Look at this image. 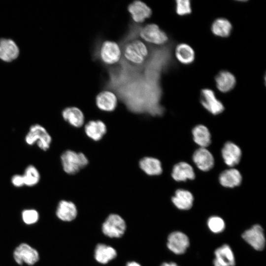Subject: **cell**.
I'll return each instance as SVG.
<instances>
[{"label":"cell","instance_id":"1","mask_svg":"<svg viewBox=\"0 0 266 266\" xmlns=\"http://www.w3.org/2000/svg\"><path fill=\"white\" fill-rule=\"evenodd\" d=\"M121 56L125 61L136 67L144 65L149 55V49L146 44L141 39H134L128 41L121 49Z\"/></svg>","mask_w":266,"mask_h":266},{"label":"cell","instance_id":"2","mask_svg":"<svg viewBox=\"0 0 266 266\" xmlns=\"http://www.w3.org/2000/svg\"><path fill=\"white\" fill-rule=\"evenodd\" d=\"M60 161L63 171L69 175L78 173L89 163L83 153L71 150L63 151L60 156Z\"/></svg>","mask_w":266,"mask_h":266},{"label":"cell","instance_id":"3","mask_svg":"<svg viewBox=\"0 0 266 266\" xmlns=\"http://www.w3.org/2000/svg\"><path fill=\"white\" fill-rule=\"evenodd\" d=\"M25 140L28 145L36 144L40 150L46 151L50 148L52 138L43 126L35 124L30 127Z\"/></svg>","mask_w":266,"mask_h":266},{"label":"cell","instance_id":"4","mask_svg":"<svg viewBox=\"0 0 266 266\" xmlns=\"http://www.w3.org/2000/svg\"><path fill=\"white\" fill-rule=\"evenodd\" d=\"M126 229L125 221L117 214H110L102 225V232L103 234L111 238L122 236Z\"/></svg>","mask_w":266,"mask_h":266},{"label":"cell","instance_id":"5","mask_svg":"<svg viewBox=\"0 0 266 266\" xmlns=\"http://www.w3.org/2000/svg\"><path fill=\"white\" fill-rule=\"evenodd\" d=\"M139 35L145 41L157 45H163L167 42V34L156 24H149L140 29Z\"/></svg>","mask_w":266,"mask_h":266},{"label":"cell","instance_id":"6","mask_svg":"<svg viewBox=\"0 0 266 266\" xmlns=\"http://www.w3.org/2000/svg\"><path fill=\"white\" fill-rule=\"evenodd\" d=\"M13 258L17 264L32 266L39 260L38 251L27 243H21L14 251Z\"/></svg>","mask_w":266,"mask_h":266},{"label":"cell","instance_id":"7","mask_svg":"<svg viewBox=\"0 0 266 266\" xmlns=\"http://www.w3.org/2000/svg\"><path fill=\"white\" fill-rule=\"evenodd\" d=\"M200 101L202 106L212 114H220L224 110L223 104L217 98L214 91L210 88L201 89Z\"/></svg>","mask_w":266,"mask_h":266},{"label":"cell","instance_id":"8","mask_svg":"<svg viewBox=\"0 0 266 266\" xmlns=\"http://www.w3.org/2000/svg\"><path fill=\"white\" fill-rule=\"evenodd\" d=\"M243 239L257 251L264 249L266 239L262 227L256 224L245 231L242 234Z\"/></svg>","mask_w":266,"mask_h":266},{"label":"cell","instance_id":"9","mask_svg":"<svg viewBox=\"0 0 266 266\" xmlns=\"http://www.w3.org/2000/svg\"><path fill=\"white\" fill-rule=\"evenodd\" d=\"M100 57L103 63L112 65L118 62L121 57V51L118 44L112 41H104L100 47Z\"/></svg>","mask_w":266,"mask_h":266},{"label":"cell","instance_id":"10","mask_svg":"<svg viewBox=\"0 0 266 266\" xmlns=\"http://www.w3.org/2000/svg\"><path fill=\"white\" fill-rule=\"evenodd\" d=\"M95 101L97 107L100 110L111 112L116 109L118 103V99L113 92L103 91L96 96Z\"/></svg>","mask_w":266,"mask_h":266},{"label":"cell","instance_id":"11","mask_svg":"<svg viewBox=\"0 0 266 266\" xmlns=\"http://www.w3.org/2000/svg\"><path fill=\"white\" fill-rule=\"evenodd\" d=\"M190 244L188 237L180 232L171 233L168 236L167 246L175 254H182L185 252Z\"/></svg>","mask_w":266,"mask_h":266},{"label":"cell","instance_id":"12","mask_svg":"<svg viewBox=\"0 0 266 266\" xmlns=\"http://www.w3.org/2000/svg\"><path fill=\"white\" fill-rule=\"evenodd\" d=\"M63 120L71 127L80 128L85 125V117L81 110L76 106L65 107L61 113Z\"/></svg>","mask_w":266,"mask_h":266},{"label":"cell","instance_id":"13","mask_svg":"<svg viewBox=\"0 0 266 266\" xmlns=\"http://www.w3.org/2000/svg\"><path fill=\"white\" fill-rule=\"evenodd\" d=\"M128 10L133 20L136 23L143 22L150 18L152 14V9L144 2L136 0L131 3L128 6Z\"/></svg>","mask_w":266,"mask_h":266},{"label":"cell","instance_id":"14","mask_svg":"<svg viewBox=\"0 0 266 266\" xmlns=\"http://www.w3.org/2000/svg\"><path fill=\"white\" fill-rule=\"evenodd\" d=\"M77 207L71 200H61L57 205L56 214L62 221L69 222L73 220L77 215Z\"/></svg>","mask_w":266,"mask_h":266},{"label":"cell","instance_id":"15","mask_svg":"<svg viewBox=\"0 0 266 266\" xmlns=\"http://www.w3.org/2000/svg\"><path fill=\"white\" fill-rule=\"evenodd\" d=\"M215 85L221 93H227L234 89L236 83L235 76L227 70L220 71L215 77Z\"/></svg>","mask_w":266,"mask_h":266},{"label":"cell","instance_id":"16","mask_svg":"<svg viewBox=\"0 0 266 266\" xmlns=\"http://www.w3.org/2000/svg\"><path fill=\"white\" fill-rule=\"evenodd\" d=\"M138 166L141 171L149 176H158L163 172L162 163L156 158L144 157L139 160Z\"/></svg>","mask_w":266,"mask_h":266},{"label":"cell","instance_id":"17","mask_svg":"<svg viewBox=\"0 0 266 266\" xmlns=\"http://www.w3.org/2000/svg\"><path fill=\"white\" fill-rule=\"evenodd\" d=\"M86 136L94 141L100 140L106 134L107 129L105 124L100 120H91L84 125Z\"/></svg>","mask_w":266,"mask_h":266},{"label":"cell","instance_id":"18","mask_svg":"<svg viewBox=\"0 0 266 266\" xmlns=\"http://www.w3.org/2000/svg\"><path fill=\"white\" fill-rule=\"evenodd\" d=\"M193 160L201 170L207 171L214 166V160L212 154L206 148H200L194 152Z\"/></svg>","mask_w":266,"mask_h":266},{"label":"cell","instance_id":"19","mask_svg":"<svg viewBox=\"0 0 266 266\" xmlns=\"http://www.w3.org/2000/svg\"><path fill=\"white\" fill-rule=\"evenodd\" d=\"M215 258L213 261L214 266H234L235 259L231 247L224 244L216 249L214 252Z\"/></svg>","mask_w":266,"mask_h":266},{"label":"cell","instance_id":"20","mask_svg":"<svg viewBox=\"0 0 266 266\" xmlns=\"http://www.w3.org/2000/svg\"><path fill=\"white\" fill-rule=\"evenodd\" d=\"M222 155L225 164L230 167H233L239 163L241 151L237 145L228 142L224 145L222 150Z\"/></svg>","mask_w":266,"mask_h":266},{"label":"cell","instance_id":"21","mask_svg":"<svg viewBox=\"0 0 266 266\" xmlns=\"http://www.w3.org/2000/svg\"><path fill=\"white\" fill-rule=\"evenodd\" d=\"M19 54V49L15 42L10 39H0V59L9 62L16 59Z\"/></svg>","mask_w":266,"mask_h":266},{"label":"cell","instance_id":"22","mask_svg":"<svg viewBox=\"0 0 266 266\" xmlns=\"http://www.w3.org/2000/svg\"><path fill=\"white\" fill-rule=\"evenodd\" d=\"M171 176L177 181H185L192 180L195 174L192 166L186 162H180L175 165L172 170Z\"/></svg>","mask_w":266,"mask_h":266},{"label":"cell","instance_id":"23","mask_svg":"<svg viewBox=\"0 0 266 266\" xmlns=\"http://www.w3.org/2000/svg\"><path fill=\"white\" fill-rule=\"evenodd\" d=\"M210 29L211 33L215 36L226 38L231 34L233 25L227 19L220 17L213 21L211 24Z\"/></svg>","mask_w":266,"mask_h":266},{"label":"cell","instance_id":"24","mask_svg":"<svg viewBox=\"0 0 266 266\" xmlns=\"http://www.w3.org/2000/svg\"><path fill=\"white\" fill-rule=\"evenodd\" d=\"M175 55L177 61L184 65L192 64L196 56L193 48L185 43H180L176 46Z\"/></svg>","mask_w":266,"mask_h":266},{"label":"cell","instance_id":"25","mask_svg":"<svg viewBox=\"0 0 266 266\" xmlns=\"http://www.w3.org/2000/svg\"><path fill=\"white\" fill-rule=\"evenodd\" d=\"M173 204L178 209L188 210L190 209L194 200L193 196L191 192L183 189L177 190L172 197Z\"/></svg>","mask_w":266,"mask_h":266},{"label":"cell","instance_id":"26","mask_svg":"<svg viewBox=\"0 0 266 266\" xmlns=\"http://www.w3.org/2000/svg\"><path fill=\"white\" fill-rule=\"evenodd\" d=\"M242 181V176L236 169L232 168L224 170L219 176V182L224 187L233 188L239 186Z\"/></svg>","mask_w":266,"mask_h":266},{"label":"cell","instance_id":"27","mask_svg":"<svg viewBox=\"0 0 266 266\" xmlns=\"http://www.w3.org/2000/svg\"><path fill=\"white\" fill-rule=\"evenodd\" d=\"M116 256L117 252L115 249L104 244H98L95 250V258L100 264H107Z\"/></svg>","mask_w":266,"mask_h":266},{"label":"cell","instance_id":"28","mask_svg":"<svg viewBox=\"0 0 266 266\" xmlns=\"http://www.w3.org/2000/svg\"><path fill=\"white\" fill-rule=\"evenodd\" d=\"M194 141L200 148H206L211 143V134L208 129L204 126H196L192 131Z\"/></svg>","mask_w":266,"mask_h":266},{"label":"cell","instance_id":"29","mask_svg":"<svg viewBox=\"0 0 266 266\" xmlns=\"http://www.w3.org/2000/svg\"><path fill=\"white\" fill-rule=\"evenodd\" d=\"M23 176L25 185L29 187L37 184L40 177L38 169L33 165H29L26 168Z\"/></svg>","mask_w":266,"mask_h":266},{"label":"cell","instance_id":"30","mask_svg":"<svg viewBox=\"0 0 266 266\" xmlns=\"http://www.w3.org/2000/svg\"><path fill=\"white\" fill-rule=\"evenodd\" d=\"M176 13L180 16L190 15L192 11L191 2L189 0H177L175 1Z\"/></svg>","mask_w":266,"mask_h":266},{"label":"cell","instance_id":"31","mask_svg":"<svg viewBox=\"0 0 266 266\" xmlns=\"http://www.w3.org/2000/svg\"><path fill=\"white\" fill-rule=\"evenodd\" d=\"M209 230L214 233H220L224 231L225 224L224 220L218 216L210 217L207 221Z\"/></svg>","mask_w":266,"mask_h":266},{"label":"cell","instance_id":"32","mask_svg":"<svg viewBox=\"0 0 266 266\" xmlns=\"http://www.w3.org/2000/svg\"><path fill=\"white\" fill-rule=\"evenodd\" d=\"M22 218L23 222L27 225L34 224L38 220L39 214L33 209H25L22 212Z\"/></svg>","mask_w":266,"mask_h":266},{"label":"cell","instance_id":"33","mask_svg":"<svg viewBox=\"0 0 266 266\" xmlns=\"http://www.w3.org/2000/svg\"><path fill=\"white\" fill-rule=\"evenodd\" d=\"M12 185L16 187H21L25 185L23 175L15 174L11 180Z\"/></svg>","mask_w":266,"mask_h":266},{"label":"cell","instance_id":"34","mask_svg":"<svg viewBox=\"0 0 266 266\" xmlns=\"http://www.w3.org/2000/svg\"><path fill=\"white\" fill-rule=\"evenodd\" d=\"M161 266H178L177 264L175 263L170 262V263H164Z\"/></svg>","mask_w":266,"mask_h":266},{"label":"cell","instance_id":"35","mask_svg":"<svg viewBox=\"0 0 266 266\" xmlns=\"http://www.w3.org/2000/svg\"><path fill=\"white\" fill-rule=\"evenodd\" d=\"M126 266H141L135 262H131L128 263Z\"/></svg>","mask_w":266,"mask_h":266}]
</instances>
